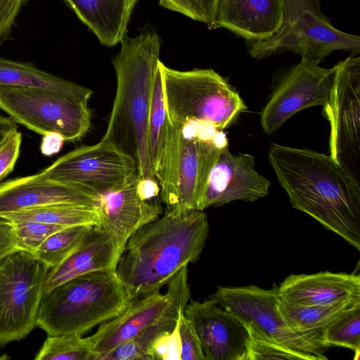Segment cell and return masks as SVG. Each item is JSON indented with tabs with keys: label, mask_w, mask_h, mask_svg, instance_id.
<instances>
[{
	"label": "cell",
	"mask_w": 360,
	"mask_h": 360,
	"mask_svg": "<svg viewBox=\"0 0 360 360\" xmlns=\"http://www.w3.org/2000/svg\"><path fill=\"white\" fill-rule=\"evenodd\" d=\"M269 160L291 205L360 250L359 180L327 155L272 143Z\"/></svg>",
	"instance_id": "cell-1"
},
{
	"label": "cell",
	"mask_w": 360,
	"mask_h": 360,
	"mask_svg": "<svg viewBox=\"0 0 360 360\" xmlns=\"http://www.w3.org/2000/svg\"><path fill=\"white\" fill-rule=\"evenodd\" d=\"M209 232L198 210H167L128 240L116 275L130 302L160 291L184 266L200 257Z\"/></svg>",
	"instance_id": "cell-2"
},
{
	"label": "cell",
	"mask_w": 360,
	"mask_h": 360,
	"mask_svg": "<svg viewBox=\"0 0 360 360\" xmlns=\"http://www.w3.org/2000/svg\"><path fill=\"white\" fill-rule=\"evenodd\" d=\"M120 43V51L112 60L117 79L115 96L103 138L134 158L140 177L155 179L148 122L161 40L155 30H148L135 37L126 34Z\"/></svg>",
	"instance_id": "cell-3"
},
{
	"label": "cell",
	"mask_w": 360,
	"mask_h": 360,
	"mask_svg": "<svg viewBox=\"0 0 360 360\" xmlns=\"http://www.w3.org/2000/svg\"><path fill=\"white\" fill-rule=\"evenodd\" d=\"M228 147L223 130L210 122H167L164 150L155 179L167 210H200L210 172Z\"/></svg>",
	"instance_id": "cell-4"
},
{
	"label": "cell",
	"mask_w": 360,
	"mask_h": 360,
	"mask_svg": "<svg viewBox=\"0 0 360 360\" xmlns=\"http://www.w3.org/2000/svg\"><path fill=\"white\" fill-rule=\"evenodd\" d=\"M131 302L116 272H91L44 294L37 326L48 335H82L121 314Z\"/></svg>",
	"instance_id": "cell-5"
},
{
	"label": "cell",
	"mask_w": 360,
	"mask_h": 360,
	"mask_svg": "<svg viewBox=\"0 0 360 360\" xmlns=\"http://www.w3.org/2000/svg\"><path fill=\"white\" fill-rule=\"evenodd\" d=\"M283 18L270 37L246 41L255 59L292 52L319 63L335 51L360 52V37L335 27L321 8L320 0H282Z\"/></svg>",
	"instance_id": "cell-6"
},
{
	"label": "cell",
	"mask_w": 360,
	"mask_h": 360,
	"mask_svg": "<svg viewBox=\"0 0 360 360\" xmlns=\"http://www.w3.org/2000/svg\"><path fill=\"white\" fill-rule=\"evenodd\" d=\"M168 122L195 120L224 130L246 109L240 95L212 69L180 71L159 63Z\"/></svg>",
	"instance_id": "cell-7"
},
{
	"label": "cell",
	"mask_w": 360,
	"mask_h": 360,
	"mask_svg": "<svg viewBox=\"0 0 360 360\" xmlns=\"http://www.w3.org/2000/svg\"><path fill=\"white\" fill-rule=\"evenodd\" d=\"M0 108L29 129L66 141L79 140L91 126L87 101L46 88L0 85Z\"/></svg>",
	"instance_id": "cell-8"
},
{
	"label": "cell",
	"mask_w": 360,
	"mask_h": 360,
	"mask_svg": "<svg viewBox=\"0 0 360 360\" xmlns=\"http://www.w3.org/2000/svg\"><path fill=\"white\" fill-rule=\"evenodd\" d=\"M49 271L18 249L0 259V345L22 340L37 326Z\"/></svg>",
	"instance_id": "cell-9"
},
{
	"label": "cell",
	"mask_w": 360,
	"mask_h": 360,
	"mask_svg": "<svg viewBox=\"0 0 360 360\" xmlns=\"http://www.w3.org/2000/svg\"><path fill=\"white\" fill-rule=\"evenodd\" d=\"M243 323L250 324L275 342L291 349L326 360L323 333H299L285 322L278 309V286L219 287L209 297Z\"/></svg>",
	"instance_id": "cell-10"
},
{
	"label": "cell",
	"mask_w": 360,
	"mask_h": 360,
	"mask_svg": "<svg viewBox=\"0 0 360 360\" xmlns=\"http://www.w3.org/2000/svg\"><path fill=\"white\" fill-rule=\"evenodd\" d=\"M44 178L77 186L97 195L116 188L137 173L134 158L114 142L102 139L58 158L39 172Z\"/></svg>",
	"instance_id": "cell-11"
},
{
	"label": "cell",
	"mask_w": 360,
	"mask_h": 360,
	"mask_svg": "<svg viewBox=\"0 0 360 360\" xmlns=\"http://www.w3.org/2000/svg\"><path fill=\"white\" fill-rule=\"evenodd\" d=\"M335 66L329 98L323 106L330 123V155L356 178L354 169L360 152V58L352 55Z\"/></svg>",
	"instance_id": "cell-12"
},
{
	"label": "cell",
	"mask_w": 360,
	"mask_h": 360,
	"mask_svg": "<svg viewBox=\"0 0 360 360\" xmlns=\"http://www.w3.org/2000/svg\"><path fill=\"white\" fill-rule=\"evenodd\" d=\"M335 66L323 68L306 58L290 68L278 82L260 115L262 127L271 134L297 112L328 103Z\"/></svg>",
	"instance_id": "cell-13"
},
{
	"label": "cell",
	"mask_w": 360,
	"mask_h": 360,
	"mask_svg": "<svg viewBox=\"0 0 360 360\" xmlns=\"http://www.w3.org/2000/svg\"><path fill=\"white\" fill-rule=\"evenodd\" d=\"M184 314L198 336L206 360H246L249 333L232 313L209 298L191 300Z\"/></svg>",
	"instance_id": "cell-14"
},
{
	"label": "cell",
	"mask_w": 360,
	"mask_h": 360,
	"mask_svg": "<svg viewBox=\"0 0 360 360\" xmlns=\"http://www.w3.org/2000/svg\"><path fill=\"white\" fill-rule=\"evenodd\" d=\"M270 185L255 169L254 156L231 153L227 147L221 152L210 172L200 210L235 200L254 202L268 195Z\"/></svg>",
	"instance_id": "cell-15"
},
{
	"label": "cell",
	"mask_w": 360,
	"mask_h": 360,
	"mask_svg": "<svg viewBox=\"0 0 360 360\" xmlns=\"http://www.w3.org/2000/svg\"><path fill=\"white\" fill-rule=\"evenodd\" d=\"M139 180L136 173L123 185L98 195V226L111 233L124 250L135 232L162 212L159 198L148 200L141 193Z\"/></svg>",
	"instance_id": "cell-16"
},
{
	"label": "cell",
	"mask_w": 360,
	"mask_h": 360,
	"mask_svg": "<svg viewBox=\"0 0 360 360\" xmlns=\"http://www.w3.org/2000/svg\"><path fill=\"white\" fill-rule=\"evenodd\" d=\"M98 195L80 186L34 175L0 184V215L56 204H79L96 207Z\"/></svg>",
	"instance_id": "cell-17"
},
{
	"label": "cell",
	"mask_w": 360,
	"mask_h": 360,
	"mask_svg": "<svg viewBox=\"0 0 360 360\" xmlns=\"http://www.w3.org/2000/svg\"><path fill=\"white\" fill-rule=\"evenodd\" d=\"M278 295L284 302L299 305L360 302V276L330 271L292 274L278 286Z\"/></svg>",
	"instance_id": "cell-18"
},
{
	"label": "cell",
	"mask_w": 360,
	"mask_h": 360,
	"mask_svg": "<svg viewBox=\"0 0 360 360\" xmlns=\"http://www.w3.org/2000/svg\"><path fill=\"white\" fill-rule=\"evenodd\" d=\"M124 248L101 226H92L75 250L46 275L44 294L75 277L94 271L116 272Z\"/></svg>",
	"instance_id": "cell-19"
},
{
	"label": "cell",
	"mask_w": 360,
	"mask_h": 360,
	"mask_svg": "<svg viewBox=\"0 0 360 360\" xmlns=\"http://www.w3.org/2000/svg\"><path fill=\"white\" fill-rule=\"evenodd\" d=\"M167 284L168 302L160 316L135 338L98 356L95 360H148L153 343L161 335L174 330L191 298L188 266L181 268Z\"/></svg>",
	"instance_id": "cell-20"
},
{
	"label": "cell",
	"mask_w": 360,
	"mask_h": 360,
	"mask_svg": "<svg viewBox=\"0 0 360 360\" xmlns=\"http://www.w3.org/2000/svg\"><path fill=\"white\" fill-rule=\"evenodd\" d=\"M282 0H217L214 29L224 28L246 41L262 40L279 28Z\"/></svg>",
	"instance_id": "cell-21"
},
{
	"label": "cell",
	"mask_w": 360,
	"mask_h": 360,
	"mask_svg": "<svg viewBox=\"0 0 360 360\" xmlns=\"http://www.w3.org/2000/svg\"><path fill=\"white\" fill-rule=\"evenodd\" d=\"M167 302V294L157 291L132 301L121 314L100 324L88 337L92 360L138 335L160 316Z\"/></svg>",
	"instance_id": "cell-22"
},
{
	"label": "cell",
	"mask_w": 360,
	"mask_h": 360,
	"mask_svg": "<svg viewBox=\"0 0 360 360\" xmlns=\"http://www.w3.org/2000/svg\"><path fill=\"white\" fill-rule=\"evenodd\" d=\"M77 18L106 46H113L127 34L138 0H63Z\"/></svg>",
	"instance_id": "cell-23"
},
{
	"label": "cell",
	"mask_w": 360,
	"mask_h": 360,
	"mask_svg": "<svg viewBox=\"0 0 360 360\" xmlns=\"http://www.w3.org/2000/svg\"><path fill=\"white\" fill-rule=\"evenodd\" d=\"M0 85L46 88L87 101L93 91L41 70L33 64L0 57Z\"/></svg>",
	"instance_id": "cell-24"
},
{
	"label": "cell",
	"mask_w": 360,
	"mask_h": 360,
	"mask_svg": "<svg viewBox=\"0 0 360 360\" xmlns=\"http://www.w3.org/2000/svg\"><path fill=\"white\" fill-rule=\"evenodd\" d=\"M8 221H30L62 226H97L100 217L96 207L79 204H56L1 214Z\"/></svg>",
	"instance_id": "cell-25"
},
{
	"label": "cell",
	"mask_w": 360,
	"mask_h": 360,
	"mask_svg": "<svg viewBox=\"0 0 360 360\" xmlns=\"http://www.w3.org/2000/svg\"><path fill=\"white\" fill-rule=\"evenodd\" d=\"M333 305L292 304L279 299L278 309L287 325L299 333H323V330L354 304Z\"/></svg>",
	"instance_id": "cell-26"
},
{
	"label": "cell",
	"mask_w": 360,
	"mask_h": 360,
	"mask_svg": "<svg viewBox=\"0 0 360 360\" xmlns=\"http://www.w3.org/2000/svg\"><path fill=\"white\" fill-rule=\"evenodd\" d=\"M167 122L162 77L159 67L153 85L148 122L149 151L155 177L162 157Z\"/></svg>",
	"instance_id": "cell-27"
},
{
	"label": "cell",
	"mask_w": 360,
	"mask_h": 360,
	"mask_svg": "<svg viewBox=\"0 0 360 360\" xmlns=\"http://www.w3.org/2000/svg\"><path fill=\"white\" fill-rule=\"evenodd\" d=\"M91 226H72L60 229L49 236L32 255L52 269L75 250Z\"/></svg>",
	"instance_id": "cell-28"
},
{
	"label": "cell",
	"mask_w": 360,
	"mask_h": 360,
	"mask_svg": "<svg viewBox=\"0 0 360 360\" xmlns=\"http://www.w3.org/2000/svg\"><path fill=\"white\" fill-rule=\"evenodd\" d=\"M322 339L327 348L342 347L354 353V360L360 356V302L346 309L323 331Z\"/></svg>",
	"instance_id": "cell-29"
},
{
	"label": "cell",
	"mask_w": 360,
	"mask_h": 360,
	"mask_svg": "<svg viewBox=\"0 0 360 360\" xmlns=\"http://www.w3.org/2000/svg\"><path fill=\"white\" fill-rule=\"evenodd\" d=\"M94 352L88 337L78 334L48 335L36 360H92Z\"/></svg>",
	"instance_id": "cell-30"
},
{
	"label": "cell",
	"mask_w": 360,
	"mask_h": 360,
	"mask_svg": "<svg viewBox=\"0 0 360 360\" xmlns=\"http://www.w3.org/2000/svg\"><path fill=\"white\" fill-rule=\"evenodd\" d=\"M249 333L246 360H320L317 356L286 347L269 338L257 328L244 323Z\"/></svg>",
	"instance_id": "cell-31"
},
{
	"label": "cell",
	"mask_w": 360,
	"mask_h": 360,
	"mask_svg": "<svg viewBox=\"0 0 360 360\" xmlns=\"http://www.w3.org/2000/svg\"><path fill=\"white\" fill-rule=\"evenodd\" d=\"M8 222L11 226L17 249L32 254L51 234L68 227L30 221Z\"/></svg>",
	"instance_id": "cell-32"
},
{
	"label": "cell",
	"mask_w": 360,
	"mask_h": 360,
	"mask_svg": "<svg viewBox=\"0 0 360 360\" xmlns=\"http://www.w3.org/2000/svg\"><path fill=\"white\" fill-rule=\"evenodd\" d=\"M217 0H160L163 8L180 13L214 28Z\"/></svg>",
	"instance_id": "cell-33"
},
{
	"label": "cell",
	"mask_w": 360,
	"mask_h": 360,
	"mask_svg": "<svg viewBox=\"0 0 360 360\" xmlns=\"http://www.w3.org/2000/svg\"><path fill=\"white\" fill-rule=\"evenodd\" d=\"M180 360H206L198 336L190 320L183 314L179 321Z\"/></svg>",
	"instance_id": "cell-34"
},
{
	"label": "cell",
	"mask_w": 360,
	"mask_h": 360,
	"mask_svg": "<svg viewBox=\"0 0 360 360\" xmlns=\"http://www.w3.org/2000/svg\"><path fill=\"white\" fill-rule=\"evenodd\" d=\"M180 354L181 340L178 322L172 332L165 333L155 340L150 348L148 360H180Z\"/></svg>",
	"instance_id": "cell-35"
},
{
	"label": "cell",
	"mask_w": 360,
	"mask_h": 360,
	"mask_svg": "<svg viewBox=\"0 0 360 360\" xmlns=\"http://www.w3.org/2000/svg\"><path fill=\"white\" fill-rule=\"evenodd\" d=\"M22 143V133L15 130L0 146V182L11 173L18 159Z\"/></svg>",
	"instance_id": "cell-36"
},
{
	"label": "cell",
	"mask_w": 360,
	"mask_h": 360,
	"mask_svg": "<svg viewBox=\"0 0 360 360\" xmlns=\"http://www.w3.org/2000/svg\"><path fill=\"white\" fill-rule=\"evenodd\" d=\"M27 0H0V46L12 37L13 27Z\"/></svg>",
	"instance_id": "cell-37"
},
{
	"label": "cell",
	"mask_w": 360,
	"mask_h": 360,
	"mask_svg": "<svg viewBox=\"0 0 360 360\" xmlns=\"http://www.w3.org/2000/svg\"><path fill=\"white\" fill-rule=\"evenodd\" d=\"M64 138L58 133L51 132L44 135L40 146L41 153L46 156L58 153L65 142Z\"/></svg>",
	"instance_id": "cell-38"
},
{
	"label": "cell",
	"mask_w": 360,
	"mask_h": 360,
	"mask_svg": "<svg viewBox=\"0 0 360 360\" xmlns=\"http://www.w3.org/2000/svg\"><path fill=\"white\" fill-rule=\"evenodd\" d=\"M15 250L17 246L9 223L8 226L0 229V259Z\"/></svg>",
	"instance_id": "cell-39"
},
{
	"label": "cell",
	"mask_w": 360,
	"mask_h": 360,
	"mask_svg": "<svg viewBox=\"0 0 360 360\" xmlns=\"http://www.w3.org/2000/svg\"><path fill=\"white\" fill-rule=\"evenodd\" d=\"M17 129V123L11 117L0 115V146L8 135Z\"/></svg>",
	"instance_id": "cell-40"
},
{
	"label": "cell",
	"mask_w": 360,
	"mask_h": 360,
	"mask_svg": "<svg viewBox=\"0 0 360 360\" xmlns=\"http://www.w3.org/2000/svg\"><path fill=\"white\" fill-rule=\"evenodd\" d=\"M9 225V222L0 217V229Z\"/></svg>",
	"instance_id": "cell-41"
}]
</instances>
